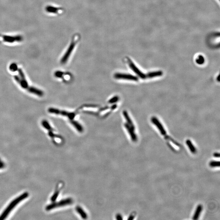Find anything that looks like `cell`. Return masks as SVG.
I'll return each instance as SVG.
<instances>
[{
  "instance_id": "9a60e30c",
  "label": "cell",
  "mask_w": 220,
  "mask_h": 220,
  "mask_svg": "<svg viewBox=\"0 0 220 220\" xmlns=\"http://www.w3.org/2000/svg\"><path fill=\"white\" fill-rule=\"evenodd\" d=\"M123 115L126 121H127V124H128L129 125L131 126L132 128L135 129L134 125L131 117H130L129 116L128 112L126 111H124Z\"/></svg>"
},
{
  "instance_id": "9c48e42d",
  "label": "cell",
  "mask_w": 220,
  "mask_h": 220,
  "mask_svg": "<svg viewBox=\"0 0 220 220\" xmlns=\"http://www.w3.org/2000/svg\"><path fill=\"white\" fill-rule=\"evenodd\" d=\"M3 39L5 42H9V43H13L15 41L20 42L22 40V37L21 36H17L15 37L4 36H3Z\"/></svg>"
},
{
  "instance_id": "d6986e66",
  "label": "cell",
  "mask_w": 220,
  "mask_h": 220,
  "mask_svg": "<svg viewBox=\"0 0 220 220\" xmlns=\"http://www.w3.org/2000/svg\"><path fill=\"white\" fill-rule=\"evenodd\" d=\"M71 123L73 125L74 127L76 128V129L80 132H83V128L82 126L78 122L75 121H71Z\"/></svg>"
},
{
  "instance_id": "484cf974",
  "label": "cell",
  "mask_w": 220,
  "mask_h": 220,
  "mask_svg": "<svg viewBox=\"0 0 220 220\" xmlns=\"http://www.w3.org/2000/svg\"><path fill=\"white\" fill-rule=\"evenodd\" d=\"M118 97H117V96L114 97H113V98H111V99L109 101V103L112 104L115 103V102H117V101L118 100Z\"/></svg>"
},
{
  "instance_id": "4316f807",
  "label": "cell",
  "mask_w": 220,
  "mask_h": 220,
  "mask_svg": "<svg viewBox=\"0 0 220 220\" xmlns=\"http://www.w3.org/2000/svg\"><path fill=\"white\" fill-rule=\"evenodd\" d=\"M116 219L117 220H123V218H122V216L120 214H117L116 216Z\"/></svg>"
},
{
  "instance_id": "277c9868",
  "label": "cell",
  "mask_w": 220,
  "mask_h": 220,
  "mask_svg": "<svg viewBox=\"0 0 220 220\" xmlns=\"http://www.w3.org/2000/svg\"><path fill=\"white\" fill-rule=\"evenodd\" d=\"M127 63H128V65L129 66L130 68L132 69V70L133 71L137 76L140 77L141 78L144 79L147 78V76L146 75L143 73V72H141L138 67L136 66V65L133 63L132 61L129 58L127 57Z\"/></svg>"
},
{
  "instance_id": "7402d4cb",
  "label": "cell",
  "mask_w": 220,
  "mask_h": 220,
  "mask_svg": "<svg viewBox=\"0 0 220 220\" xmlns=\"http://www.w3.org/2000/svg\"><path fill=\"white\" fill-rule=\"evenodd\" d=\"M209 165L211 167H219L220 162L217 161H212L210 162Z\"/></svg>"
},
{
  "instance_id": "30bf717a",
  "label": "cell",
  "mask_w": 220,
  "mask_h": 220,
  "mask_svg": "<svg viewBox=\"0 0 220 220\" xmlns=\"http://www.w3.org/2000/svg\"><path fill=\"white\" fill-rule=\"evenodd\" d=\"M14 79L21 85V87L24 89H27L29 87L26 80H22L17 76H14Z\"/></svg>"
},
{
  "instance_id": "7c38bea8",
  "label": "cell",
  "mask_w": 220,
  "mask_h": 220,
  "mask_svg": "<svg viewBox=\"0 0 220 220\" xmlns=\"http://www.w3.org/2000/svg\"><path fill=\"white\" fill-rule=\"evenodd\" d=\"M202 205H198L197 206L196 210L195 211L194 214L193 216L192 219L196 220L198 219L199 218L201 213H202Z\"/></svg>"
},
{
  "instance_id": "4dcf8cb0",
  "label": "cell",
  "mask_w": 220,
  "mask_h": 220,
  "mask_svg": "<svg viewBox=\"0 0 220 220\" xmlns=\"http://www.w3.org/2000/svg\"><path fill=\"white\" fill-rule=\"evenodd\" d=\"M1 162V159H0V162Z\"/></svg>"
},
{
  "instance_id": "ffe728a7",
  "label": "cell",
  "mask_w": 220,
  "mask_h": 220,
  "mask_svg": "<svg viewBox=\"0 0 220 220\" xmlns=\"http://www.w3.org/2000/svg\"><path fill=\"white\" fill-rule=\"evenodd\" d=\"M42 126L46 129L48 130L49 131H53V128L51 127V126L48 123V122L46 120H43L42 121Z\"/></svg>"
},
{
  "instance_id": "d4e9b609",
  "label": "cell",
  "mask_w": 220,
  "mask_h": 220,
  "mask_svg": "<svg viewBox=\"0 0 220 220\" xmlns=\"http://www.w3.org/2000/svg\"><path fill=\"white\" fill-rule=\"evenodd\" d=\"M64 73L63 72H60V71H57L55 73V76L56 77H59V78H61L63 76Z\"/></svg>"
},
{
  "instance_id": "f1b7e54d",
  "label": "cell",
  "mask_w": 220,
  "mask_h": 220,
  "mask_svg": "<svg viewBox=\"0 0 220 220\" xmlns=\"http://www.w3.org/2000/svg\"><path fill=\"white\" fill-rule=\"evenodd\" d=\"M214 157H216V158H219L220 157V154L218 152H215L213 154Z\"/></svg>"
},
{
  "instance_id": "6da1fadb",
  "label": "cell",
  "mask_w": 220,
  "mask_h": 220,
  "mask_svg": "<svg viewBox=\"0 0 220 220\" xmlns=\"http://www.w3.org/2000/svg\"><path fill=\"white\" fill-rule=\"evenodd\" d=\"M29 193L27 192H25L22 193V194L20 195L17 198L13 200L8 205V206L5 209L0 215V220H3L6 219L7 216L10 214L11 212L21 202L27 198L29 196Z\"/></svg>"
},
{
  "instance_id": "5b68a950",
  "label": "cell",
  "mask_w": 220,
  "mask_h": 220,
  "mask_svg": "<svg viewBox=\"0 0 220 220\" xmlns=\"http://www.w3.org/2000/svg\"><path fill=\"white\" fill-rule=\"evenodd\" d=\"M48 112L50 113L54 114L56 115H61L64 116H67L71 120L74 118L75 114L72 112H69L67 111H62L53 108H50L48 110Z\"/></svg>"
},
{
  "instance_id": "ba28073f",
  "label": "cell",
  "mask_w": 220,
  "mask_h": 220,
  "mask_svg": "<svg viewBox=\"0 0 220 220\" xmlns=\"http://www.w3.org/2000/svg\"><path fill=\"white\" fill-rule=\"evenodd\" d=\"M124 127L128 131L131 140L134 142H136L137 141V135L135 132V129L132 128L127 123L125 124Z\"/></svg>"
},
{
  "instance_id": "83f0119b",
  "label": "cell",
  "mask_w": 220,
  "mask_h": 220,
  "mask_svg": "<svg viewBox=\"0 0 220 220\" xmlns=\"http://www.w3.org/2000/svg\"><path fill=\"white\" fill-rule=\"evenodd\" d=\"M135 217V215L131 214V215L129 217L128 220H132L134 219Z\"/></svg>"
},
{
  "instance_id": "3957f363",
  "label": "cell",
  "mask_w": 220,
  "mask_h": 220,
  "mask_svg": "<svg viewBox=\"0 0 220 220\" xmlns=\"http://www.w3.org/2000/svg\"><path fill=\"white\" fill-rule=\"evenodd\" d=\"M76 41H77V40H76L75 38H74L73 40H72V42H71L70 45L68 49H67L65 53V55H64L63 57L61 59V63L62 64H64L68 61L70 56L72 54V52H73L75 46H76Z\"/></svg>"
},
{
  "instance_id": "f546056e",
  "label": "cell",
  "mask_w": 220,
  "mask_h": 220,
  "mask_svg": "<svg viewBox=\"0 0 220 220\" xmlns=\"http://www.w3.org/2000/svg\"><path fill=\"white\" fill-rule=\"evenodd\" d=\"M4 163H3V162H0V169L3 168V167H4Z\"/></svg>"
},
{
  "instance_id": "ac0fdd59",
  "label": "cell",
  "mask_w": 220,
  "mask_h": 220,
  "mask_svg": "<svg viewBox=\"0 0 220 220\" xmlns=\"http://www.w3.org/2000/svg\"><path fill=\"white\" fill-rule=\"evenodd\" d=\"M61 10L60 8L53 7V6H48L46 7V11L51 13L56 14L58 13L59 11Z\"/></svg>"
},
{
  "instance_id": "44dd1931",
  "label": "cell",
  "mask_w": 220,
  "mask_h": 220,
  "mask_svg": "<svg viewBox=\"0 0 220 220\" xmlns=\"http://www.w3.org/2000/svg\"><path fill=\"white\" fill-rule=\"evenodd\" d=\"M196 63L198 65H202L203 64V63L205 62L204 57L202 55H199L196 59Z\"/></svg>"
},
{
  "instance_id": "e0dca14e",
  "label": "cell",
  "mask_w": 220,
  "mask_h": 220,
  "mask_svg": "<svg viewBox=\"0 0 220 220\" xmlns=\"http://www.w3.org/2000/svg\"><path fill=\"white\" fill-rule=\"evenodd\" d=\"M186 144L189 149L190 151L192 153L195 154L196 153L197 150H196V147L190 140L187 139L186 141Z\"/></svg>"
},
{
  "instance_id": "7a4b0ae2",
  "label": "cell",
  "mask_w": 220,
  "mask_h": 220,
  "mask_svg": "<svg viewBox=\"0 0 220 220\" xmlns=\"http://www.w3.org/2000/svg\"><path fill=\"white\" fill-rule=\"evenodd\" d=\"M73 200L72 198H67L62 199L58 202H53L50 204L49 205L46 207L47 211L51 210L60 207H62L72 204L73 203Z\"/></svg>"
},
{
  "instance_id": "8992f818",
  "label": "cell",
  "mask_w": 220,
  "mask_h": 220,
  "mask_svg": "<svg viewBox=\"0 0 220 220\" xmlns=\"http://www.w3.org/2000/svg\"><path fill=\"white\" fill-rule=\"evenodd\" d=\"M114 77L117 79L127 80L128 81H137L138 78L133 75L129 74L116 73L114 75Z\"/></svg>"
},
{
  "instance_id": "8fae6325",
  "label": "cell",
  "mask_w": 220,
  "mask_h": 220,
  "mask_svg": "<svg viewBox=\"0 0 220 220\" xmlns=\"http://www.w3.org/2000/svg\"><path fill=\"white\" fill-rule=\"evenodd\" d=\"M27 90L30 93L34 94L37 95L40 97H42L44 95V92L36 88L35 87H29L28 88H27Z\"/></svg>"
},
{
  "instance_id": "5bb4252c",
  "label": "cell",
  "mask_w": 220,
  "mask_h": 220,
  "mask_svg": "<svg viewBox=\"0 0 220 220\" xmlns=\"http://www.w3.org/2000/svg\"><path fill=\"white\" fill-rule=\"evenodd\" d=\"M61 184L57 185V187H56V191H55L54 194L51 198V201L52 202H55L57 199L59 195L60 191H61V188H62V186H61Z\"/></svg>"
},
{
  "instance_id": "4fadbf2b",
  "label": "cell",
  "mask_w": 220,
  "mask_h": 220,
  "mask_svg": "<svg viewBox=\"0 0 220 220\" xmlns=\"http://www.w3.org/2000/svg\"><path fill=\"white\" fill-rule=\"evenodd\" d=\"M162 75H163V72L162 71H155V72H151L147 73V74H146V76H147V78H152L154 77H159V76H162Z\"/></svg>"
},
{
  "instance_id": "cb8c5ba5",
  "label": "cell",
  "mask_w": 220,
  "mask_h": 220,
  "mask_svg": "<svg viewBox=\"0 0 220 220\" xmlns=\"http://www.w3.org/2000/svg\"><path fill=\"white\" fill-rule=\"evenodd\" d=\"M18 71L19 74L20 78L22 80H26V77H25L24 73L23 72H22V70L21 69H19L18 70Z\"/></svg>"
},
{
  "instance_id": "603a6c76",
  "label": "cell",
  "mask_w": 220,
  "mask_h": 220,
  "mask_svg": "<svg viewBox=\"0 0 220 220\" xmlns=\"http://www.w3.org/2000/svg\"><path fill=\"white\" fill-rule=\"evenodd\" d=\"M9 69L12 72H16V71H18V66H17V64L15 63L11 64L10 65Z\"/></svg>"
},
{
  "instance_id": "2e32d148",
  "label": "cell",
  "mask_w": 220,
  "mask_h": 220,
  "mask_svg": "<svg viewBox=\"0 0 220 220\" xmlns=\"http://www.w3.org/2000/svg\"><path fill=\"white\" fill-rule=\"evenodd\" d=\"M76 211H77L79 214L81 216V217L84 219H86L87 218V214L85 212L82 208L79 206H77L76 208Z\"/></svg>"
},
{
  "instance_id": "52a82bcc",
  "label": "cell",
  "mask_w": 220,
  "mask_h": 220,
  "mask_svg": "<svg viewBox=\"0 0 220 220\" xmlns=\"http://www.w3.org/2000/svg\"><path fill=\"white\" fill-rule=\"evenodd\" d=\"M151 121L152 123L155 125L161 134L163 136H166V131L163 127V125L160 122L159 120L155 117H152L151 119Z\"/></svg>"
}]
</instances>
